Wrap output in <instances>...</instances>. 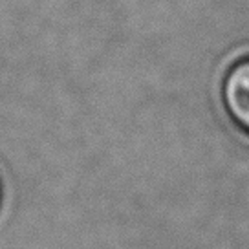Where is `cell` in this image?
I'll return each mask as SVG.
<instances>
[{"label":"cell","mask_w":249,"mask_h":249,"mask_svg":"<svg viewBox=\"0 0 249 249\" xmlns=\"http://www.w3.org/2000/svg\"><path fill=\"white\" fill-rule=\"evenodd\" d=\"M220 92L227 116L249 136V57H242L229 66Z\"/></svg>","instance_id":"obj_1"},{"label":"cell","mask_w":249,"mask_h":249,"mask_svg":"<svg viewBox=\"0 0 249 249\" xmlns=\"http://www.w3.org/2000/svg\"><path fill=\"white\" fill-rule=\"evenodd\" d=\"M0 207H2V187H0Z\"/></svg>","instance_id":"obj_2"}]
</instances>
